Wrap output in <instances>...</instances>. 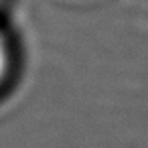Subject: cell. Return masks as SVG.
<instances>
[{
	"mask_svg": "<svg viewBox=\"0 0 148 148\" xmlns=\"http://www.w3.org/2000/svg\"><path fill=\"white\" fill-rule=\"evenodd\" d=\"M0 2H2V0H0Z\"/></svg>",
	"mask_w": 148,
	"mask_h": 148,
	"instance_id": "7a4b0ae2",
	"label": "cell"
},
{
	"mask_svg": "<svg viewBox=\"0 0 148 148\" xmlns=\"http://www.w3.org/2000/svg\"><path fill=\"white\" fill-rule=\"evenodd\" d=\"M10 67H12V53L8 47L6 37L0 33V87L4 85V81L10 75Z\"/></svg>",
	"mask_w": 148,
	"mask_h": 148,
	"instance_id": "6da1fadb",
	"label": "cell"
}]
</instances>
